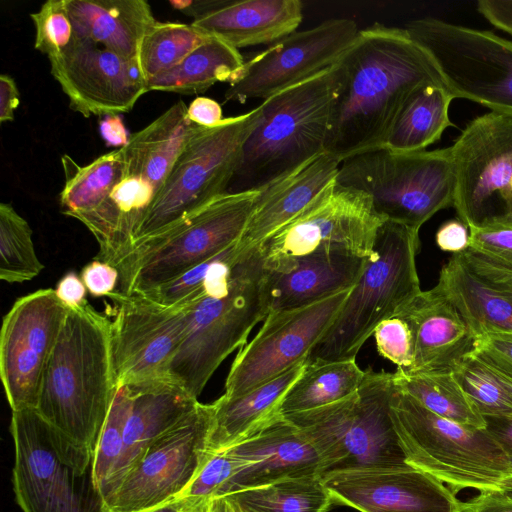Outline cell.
<instances>
[{
  "mask_svg": "<svg viewBox=\"0 0 512 512\" xmlns=\"http://www.w3.org/2000/svg\"><path fill=\"white\" fill-rule=\"evenodd\" d=\"M339 83L326 152L340 163L383 146L401 106L419 86L445 85L429 54L405 28L360 29L337 62Z\"/></svg>",
  "mask_w": 512,
  "mask_h": 512,
  "instance_id": "obj_1",
  "label": "cell"
},
{
  "mask_svg": "<svg viewBox=\"0 0 512 512\" xmlns=\"http://www.w3.org/2000/svg\"><path fill=\"white\" fill-rule=\"evenodd\" d=\"M116 386L111 320L86 300L67 313L35 409L72 442L95 453Z\"/></svg>",
  "mask_w": 512,
  "mask_h": 512,
  "instance_id": "obj_2",
  "label": "cell"
},
{
  "mask_svg": "<svg viewBox=\"0 0 512 512\" xmlns=\"http://www.w3.org/2000/svg\"><path fill=\"white\" fill-rule=\"evenodd\" d=\"M338 83L336 63L262 101L226 193L261 190L325 152Z\"/></svg>",
  "mask_w": 512,
  "mask_h": 512,
  "instance_id": "obj_3",
  "label": "cell"
},
{
  "mask_svg": "<svg viewBox=\"0 0 512 512\" xmlns=\"http://www.w3.org/2000/svg\"><path fill=\"white\" fill-rule=\"evenodd\" d=\"M266 277L261 250L255 247L244 252L226 292L185 307V334L168 378L192 397L198 398L220 364L242 348L255 325L267 317Z\"/></svg>",
  "mask_w": 512,
  "mask_h": 512,
  "instance_id": "obj_4",
  "label": "cell"
},
{
  "mask_svg": "<svg viewBox=\"0 0 512 512\" xmlns=\"http://www.w3.org/2000/svg\"><path fill=\"white\" fill-rule=\"evenodd\" d=\"M390 414L411 467L430 474L456 493L466 488L512 491L509 462L486 428L442 418L396 385Z\"/></svg>",
  "mask_w": 512,
  "mask_h": 512,
  "instance_id": "obj_5",
  "label": "cell"
},
{
  "mask_svg": "<svg viewBox=\"0 0 512 512\" xmlns=\"http://www.w3.org/2000/svg\"><path fill=\"white\" fill-rule=\"evenodd\" d=\"M419 246V230L389 220L383 223L359 279L308 361L356 358L375 328L421 292Z\"/></svg>",
  "mask_w": 512,
  "mask_h": 512,
  "instance_id": "obj_6",
  "label": "cell"
},
{
  "mask_svg": "<svg viewBox=\"0 0 512 512\" xmlns=\"http://www.w3.org/2000/svg\"><path fill=\"white\" fill-rule=\"evenodd\" d=\"M13 489L23 512H105L95 453L50 425L34 408L12 411Z\"/></svg>",
  "mask_w": 512,
  "mask_h": 512,
  "instance_id": "obj_7",
  "label": "cell"
},
{
  "mask_svg": "<svg viewBox=\"0 0 512 512\" xmlns=\"http://www.w3.org/2000/svg\"><path fill=\"white\" fill-rule=\"evenodd\" d=\"M394 388V373L368 368L353 396L283 417L314 444L322 460V476L344 470L411 467L390 414Z\"/></svg>",
  "mask_w": 512,
  "mask_h": 512,
  "instance_id": "obj_8",
  "label": "cell"
},
{
  "mask_svg": "<svg viewBox=\"0 0 512 512\" xmlns=\"http://www.w3.org/2000/svg\"><path fill=\"white\" fill-rule=\"evenodd\" d=\"M336 182L367 194L384 219L420 227L453 206L455 175L451 148L395 152L380 147L344 159Z\"/></svg>",
  "mask_w": 512,
  "mask_h": 512,
  "instance_id": "obj_9",
  "label": "cell"
},
{
  "mask_svg": "<svg viewBox=\"0 0 512 512\" xmlns=\"http://www.w3.org/2000/svg\"><path fill=\"white\" fill-rule=\"evenodd\" d=\"M259 193H224L169 230L137 244L115 267V292L142 295L237 243Z\"/></svg>",
  "mask_w": 512,
  "mask_h": 512,
  "instance_id": "obj_10",
  "label": "cell"
},
{
  "mask_svg": "<svg viewBox=\"0 0 512 512\" xmlns=\"http://www.w3.org/2000/svg\"><path fill=\"white\" fill-rule=\"evenodd\" d=\"M261 105L203 128L184 148L142 220L134 247L180 223L227 192ZM134 249V248H133Z\"/></svg>",
  "mask_w": 512,
  "mask_h": 512,
  "instance_id": "obj_11",
  "label": "cell"
},
{
  "mask_svg": "<svg viewBox=\"0 0 512 512\" xmlns=\"http://www.w3.org/2000/svg\"><path fill=\"white\" fill-rule=\"evenodd\" d=\"M405 30L433 60L448 91L512 116V41L432 17Z\"/></svg>",
  "mask_w": 512,
  "mask_h": 512,
  "instance_id": "obj_12",
  "label": "cell"
},
{
  "mask_svg": "<svg viewBox=\"0 0 512 512\" xmlns=\"http://www.w3.org/2000/svg\"><path fill=\"white\" fill-rule=\"evenodd\" d=\"M385 221L367 194L335 179L302 213L259 246L264 267L285 272L297 258L323 248L367 258Z\"/></svg>",
  "mask_w": 512,
  "mask_h": 512,
  "instance_id": "obj_13",
  "label": "cell"
},
{
  "mask_svg": "<svg viewBox=\"0 0 512 512\" xmlns=\"http://www.w3.org/2000/svg\"><path fill=\"white\" fill-rule=\"evenodd\" d=\"M214 404L198 403L158 437L105 502V512H146L179 498L208 460Z\"/></svg>",
  "mask_w": 512,
  "mask_h": 512,
  "instance_id": "obj_14",
  "label": "cell"
},
{
  "mask_svg": "<svg viewBox=\"0 0 512 512\" xmlns=\"http://www.w3.org/2000/svg\"><path fill=\"white\" fill-rule=\"evenodd\" d=\"M450 148L459 220L472 228L512 216V116L473 119Z\"/></svg>",
  "mask_w": 512,
  "mask_h": 512,
  "instance_id": "obj_15",
  "label": "cell"
},
{
  "mask_svg": "<svg viewBox=\"0 0 512 512\" xmlns=\"http://www.w3.org/2000/svg\"><path fill=\"white\" fill-rule=\"evenodd\" d=\"M352 288L310 305L269 312L259 331L234 358L223 396H240L307 361Z\"/></svg>",
  "mask_w": 512,
  "mask_h": 512,
  "instance_id": "obj_16",
  "label": "cell"
},
{
  "mask_svg": "<svg viewBox=\"0 0 512 512\" xmlns=\"http://www.w3.org/2000/svg\"><path fill=\"white\" fill-rule=\"evenodd\" d=\"M360 29L348 18H331L295 31L255 53L238 71L225 92L226 101L268 99L335 65Z\"/></svg>",
  "mask_w": 512,
  "mask_h": 512,
  "instance_id": "obj_17",
  "label": "cell"
},
{
  "mask_svg": "<svg viewBox=\"0 0 512 512\" xmlns=\"http://www.w3.org/2000/svg\"><path fill=\"white\" fill-rule=\"evenodd\" d=\"M111 353L116 384L170 380L168 370L186 329V308L162 306L139 295L113 292Z\"/></svg>",
  "mask_w": 512,
  "mask_h": 512,
  "instance_id": "obj_18",
  "label": "cell"
},
{
  "mask_svg": "<svg viewBox=\"0 0 512 512\" xmlns=\"http://www.w3.org/2000/svg\"><path fill=\"white\" fill-rule=\"evenodd\" d=\"M68 311L48 288L17 299L4 316L0 376L12 411L36 408L43 372Z\"/></svg>",
  "mask_w": 512,
  "mask_h": 512,
  "instance_id": "obj_19",
  "label": "cell"
},
{
  "mask_svg": "<svg viewBox=\"0 0 512 512\" xmlns=\"http://www.w3.org/2000/svg\"><path fill=\"white\" fill-rule=\"evenodd\" d=\"M49 62L70 108L86 118L127 113L148 92L136 59L123 58L89 40L79 39Z\"/></svg>",
  "mask_w": 512,
  "mask_h": 512,
  "instance_id": "obj_20",
  "label": "cell"
},
{
  "mask_svg": "<svg viewBox=\"0 0 512 512\" xmlns=\"http://www.w3.org/2000/svg\"><path fill=\"white\" fill-rule=\"evenodd\" d=\"M322 480L334 503L360 512H464L455 491L413 467L336 471Z\"/></svg>",
  "mask_w": 512,
  "mask_h": 512,
  "instance_id": "obj_21",
  "label": "cell"
},
{
  "mask_svg": "<svg viewBox=\"0 0 512 512\" xmlns=\"http://www.w3.org/2000/svg\"><path fill=\"white\" fill-rule=\"evenodd\" d=\"M435 287L456 307L475 338L512 332V268L468 247L451 255Z\"/></svg>",
  "mask_w": 512,
  "mask_h": 512,
  "instance_id": "obj_22",
  "label": "cell"
},
{
  "mask_svg": "<svg viewBox=\"0 0 512 512\" xmlns=\"http://www.w3.org/2000/svg\"><path fill=\"white\" fill-rule=\"evenodd\" d=\"M225 449L236 461V473L222 496L283 478L323 475L322 460L314 444L281 415Z\"/></svg>",
  "mask_w": 512,
  "mask_h": 512,
  "instance_id": "obj_23",
  "label": "cell"
},
{
  "mask_svg": "<svg viewBox=\"0 0 512 512\" xmlns=\"http://www.w3.org/2000/svg\"><path fill=\"white\" fill-rule=\"evenodd\" d=\"M396 315L407 321L414 339V365L403 373H452L474 351V334L436 287L421 291Z\"/></svg>",
  "mask_w": 512,
  "mask_h": 512,
  "instance_id": "obj_24",
  "label": "cell"
},
{
  "mask_svg": "<svg viewBox=\"0 0 512 512\" xmlns=\"http://www.w3.org/2000/svg\"><path fill=\"white\" fill-rule=\"evenodd\" d=\"M339 166L340 161L325 151L261 189L238 248L259 247L296 218L336 179Z\"/></svg>",
  "mask_w": 512,
  "mask_h": 512,
  "instance_id": "obj_25",
  "label": "cell"
},
{
  "mask_svg": "<svg viewBox=\"0 0 512 512\" xmlns=\"http://www.w3.org/2000/svg\"><path fill=\"white\" fill-rule=\"evenodd\" d=\"M366 258L340 249H319L297 258L285 272L267 271L269 312L296 309L352 288Z\"/></svg>",
  "mask_w": 512,
  "mask_h": 512,
  "instance_id": "obj_26",
  "label": "cell"
},
{
  "mask_svg": "<svg viewBox=\"0 0 512 512\" xmlns=\"http://www.w3.org/2000/svg\"><path fill=\"white\" fill-rule=\"evenodd\" d=\"M127 387L131 404L122 432L123 449L104 504L146 449L199 403L171 380Z\"/></svg>",
  "mask_w": 512,
  "mask_h": 512,
  "instance_id": "obj_27",
  "label": "cell"
},
{
  "mask_svg": "<svg viewBox=\"0 0 512 512\" xmlns=\"http://www.w3.org/2000/svg\"><path fill=\"white\" fill-rule=\"evenodd\" d=\"M302 19L299 0H221L191 23L238 50L273 44L297 31Z\"/></svg>",
  "mask_w": 512,
  "mask_h": 512,
  "instance_id": "obj_28",
  "label": "cell"
},
{
  "mask_svg": "<svg viewBox=\"0 0 512 512\" xmlns=\"http://www.w3.org/2000/svg\"><path fill=\"white\" fill-rule=\"evenodd\" d=\"M157 193L148 180L124 172L98 206L73 217L82 222L98 242L95 260L116 267L133 250L136 232Z\"/></svg>",
  "mask_w": 512,
  "mask_h": 512,
  "instance_id": "obj_29",
  "label": "cell"
},
{
  "mask_svg": "<svg viewBox=\"0 0 512 512\" xmlns=\"http://www.w3.org/2000/svg\"><path fill=\"white\" fill-rule=\"evenodd\" d=\"M79 39L136 59L140 42L155 23L145 0H66Z\"/></svg>",
  "mask_w": 512,
  "mask_h": 512,
  "instance_id": "obj_30",
  "label": "cell"
},
{
  "mask_svg": "<svg viewBox=\"0 0 512 512\" xmlns=\"http://www.w3.org/2000/svg\"><path fill=\"white\" fill-rule=\"evenodd\" d=\"M179 100L140 131L132 134L124 155V172L141 176L159 191L189 141L203 128L192 122Z\"/></svg>",
  "mask_w": 512,
  "mask_h": 512,
  "instance_id": "obj_31",
  "label": "cell"
},
{
  "mask_svg": "<svg viewBox=\"0 0 512 512\" xmlns=\"http://www.w3.org/2000/svg\"><path fill=\"white\" fill-rule=\"evenodd\" d=\"M305 362L240 396L226 398L222 395L214 401L209 453L234 445L278 417L282 400L301 374Z\"/></svg>",
  "mask_w": 512,
  "mask_h": 512,
  "instance_id": "obj_32",
  "label": "cell"
},
{
  "mask_svg": "<svg viewBox=\"0 0 512 512\" xmlns=\"http://www.w3.org/2000/svg\"><path fill=\"white\" fill-rule=\"evenodd\" d=\"M453 99L445 85L416 88L401 106L382 147L395 152L425 150L452 125L448 112Z\"/></svg>",
  "mask_w": 512,
  "mask_h": 512,
  "instance_id": "obj_33",
  "label": "cell"
},
{
  "mask_svg": "<svg viewBox=\"0 0 512 512\" xmlns=\"http://www.w3.org/2000/svg\"><path fill=\"white\" fill-rule=\"evenodd\" d=\"M365 376L356 358L306 361L297 380L284 396L280 415L321 408L353 396Z\"/></svg>",
  "mask_w": 512,
  "mask_h": 512,
  "instance_id": "obj_34",
  "label": "cell"
},
{
  "mask_svg": "<svg viewBox=\"0 0 512 512\" xmlns=\"http://www.w3.org/2000/svg\"><path fill=\"white\" fill-rule=\"evenodd\" d=\"M240 52L210 36L179 64L151 79L148 91L197 94L218 82L230 83L244 64Z\"/></svg>",
  "mask_w": 512,
  "mask_h": 512,
  "instance_id": "obj_35",
  "label": "cell"
},
{
  "mask_svg": "<svg viewBox=\"0 0 512 512\" xmlns=\"http://www.w3.org/2000/svg\"><path fill=\"white\" fill-rule=\"evenodd\" d=\"M65 182L59 195L63 214L74 217L98 206L124 175L122 148L79 165L69 155L61 158Z\"/></svg>",
  "mask_w": 512,
  "mask_h": 512,
  "instance_id": "obj_36",
  "label": "cell"
},
{
  "mask_svg": "<svg viewBox=\"0 0 512 512\" xmlns=\"http://www.w3.org/2000/svg\"><path fill=\"white\" fill-rule=\"evenodd\" d=\"M237 244L227 247L176 279L139 296L165 307L185 308L206 296L226 292L235 267L245 252Z\"/></svg>",
  "mask_w": 512,
  "mask_h": 512,
  "instance_id": "obj_37",
  "label": "cell"
},
{
  "mask_svg": "<svg viewBox=\"0 0 512 512\" xmlns=\"http://www.w3.org/2000/svg\"><path fill=\"white\" fill-rule=\"evenodd\" d=\"M226 496L246 512H327L334 504L318 475L283 478Z\"/></svg>",
  "mask_w": 512,
  "mask_h": 512,
  "instance_id": "obj_38",
  "label": "cell"
},
{
  "mask_svg": "<svg viewBox=\"0 0 512 512\" xmlns=\"http://www.w3.org/2000/svg\"><path fill=\"white\" fill-rule=\"evenodd\" d=\"M395 385L422 406L447 420L484 429L486 423L453 373L406 374L394 372Z\"/></svg>",
  "mask_w": 512,
  "mask_h": 512,
  "instance_id": "obj_39",
  "label": "cell"
},
{
  "mask_svg": "<svg viewBox=\"0 0 512 512\" xmlns=\"http://www.w3.org/2000/svg\"><path fill=\"white\" fill-rule=\"evenodd\" d=\"M209 37L192 23L156 20L143 36L136 56L147 84L179 64Z\"/></svg>",
  "mask_w": 512,
  "mask_h": 512,
  "instance_id": "obj_40",
  "label": "cell"
},
{
  "mask_svg": "<svg viewBox=\"0 0 512 512\" xmlns=\"http://www.w3.org/2000/svg\"><path fill=\"white\" fill-rule=\"evenodd\" d=\"M29 223L10 203L0 204V278L23 283L40 274L44 265L34 249Z\"/></svg>",
  "mask_w": 512,
  "mask_h": 512,
  "instance_id": "obj_41",
  "label": "cell"
},
{
  "mask_svg": "<svg viewBox=\"0 0 512 512\" xmlns=\"http://www.w3.org/2000/svg\"><path fill=\"white\" fill-rule=\"evenodd\" d=\"M130 404V389L125 385L117 384L95 451V479L103 500L121 458L122 432Z\"/></svg>",
  "mask_w": 512,
  "mask_h": 512,
  "instance_id": "obj_42",
  "label": "cell"
},
{
  "mask_svg": "<svg viewBox=\"0 0 512 512\" xmlns=\"http://www.w3.org/2000/svg\"><path fill=\"white\" fill-rule=\"evenodd\" d=\"M452 373L483 417L512 414V402L494 373L472 353Z\"/></svg>",
  "mask_w": 512,
  "mask_h": 512,
  "instance_id": "obj_43",
  "label": "cell"
},
{
  "mask_svg": "<svg viewBox=\"0 0 512 512\" xmlns=\"http://www.w3.org/2000/svg\"><path fill=\"white\" fill-rule=\"evenodd\" d=\"M35 26V48L53 60L77 44L79 38L66 0H48L30 15Z\"/></svg>",
  "mask_w": 512,
  "mask_h": 512,
  "instance_id": "obj_44",
  "label": "cell"
},
{
  "mask_svg": "<svg viewBox=\"0 0 512 512\" xmlns=\"http://www.w3.org/2000/svg\"><path fill=\"white\" fill-rule=\"evenodd\" d=\"M378 353L397 366V370L409 372L414 365V339L407 321L400 315L382 321L373 333Z\"/></svg>",
  "mask_w": 512,
  "mask_h": 512,
  "instance_id": "obj_45",
  "label": "cell"
},
{
  "mask_svg": "<svg viewBox=\"0 0 512 512\" xmlns=\"http://www.w3.org/2000/svg\"><path fill=\"white\" fill-rule=\"evenodd\" d=\"M469 248L512 268V216L469 228Z\"/></svg>",
  "mask_w": 512,
  "mask_h": 512,
  "instance_id": "obj_46",
  "label": "cell"
},
{
  "mask_svg": "<svg viewBox=\"0 0 512 512\" xmlns=\"http://www.w3.org/2000/svg\"><path fill=\"white\" fill-rule=\"evenodd\" d=\"M472 354L492 369L512 376V332L487 333L477 337Z\"/></svg>",
  "mask_w": 512,
  "mask_h": 512,
  "instance_id": "obj_47",
  "label": "cell"
},
{
  "mask_svg": "<svg viewBox=\"0 0 512 512\" xmlns=\"http://www.w3.org/2000/svg\"><path fill=\"white\" fill-rule=\"evenodd\" d=\"M80 277L91 295L101 297L116 290L119 272L111 264L94 259L84 266Z\"/></svg>",
  "mask_w": 512,
  "mask_h": 512,
  "instance_id": "obj_48",
  "label": "cell"
},
{
  "mask_svg": "<svg viewBox=\"0 0 512 512\" xmlns=\"http://www.w3.org/2000/svg\"><path fill=\"white\" fill-rule=\"evenodd\" d=\"M435 240L443 251L462 252L469 247V228L460 220L446 221L437 230Z\"/></svg>",
  "mask_w": 512,
  "mask_h": 512,
  "instance_id": "obj_49",
  "label": "cell"
},
{
  "mask_svg": "<svg viewBox=\"0 0 512 512\" xmlns=\"http://www.w3.org/2000/svg\"><path fill=\"white\" fill-rule=\"evenodd\" d=\"M507 491L486 490L464 502V512H512V496Z\"/></svg>",
  "mask_w": 512,
  "mask_h": 512,
  "instance_id": "obj_50",
  "label": "cell"
},
{
  "mask_svg": "<svg viewBox=\"0 0 512 512\" xmlns=\"http://www.w3.org/2000/svg\"><path fill=\"white\" fill-rule=\"evenodd\" d=\"M187 113L192 122L205 128L216 127L224 120L221 105L207 97L195 98Z\"/></svg>",
  "mask_w": 512,
  "mask_h": 512,
  "instance_id": "obj_51",
  "label": "cell"
},
{
  "mask_svg": "<svg viewBox=\"0 0 512 512\" xmlns=\"http://www.w3.org/2000/svg\"><path fill=\"white\" fill-rule=\"evenodd\" d=\"M477 10L492 25L512 35V0H479Z\"/></svg>",
  "mask_w": 512,
  "mask_h": 512,
  "instance_id": "obj_52",
  "label": "cell"
},
{
  "mask_svg": "<svg viewBox=\"0 0 512 512\" xmlns=\"http://www.w3.org/2000/svg\"><path fill=\"white\" fill-rule=\"evenodd\" d=\"M55 293L63 305L74 309L86 301L87 288L81 277L70 271L59 280Z\"/></svg>",
  "mask_w": 512,
  "mask_h": 512,
  "instance_id": "obj_53",
  "label": "cell"
},
{
  "mask_svg": "<svg viewBox=\"0 0 512 512\" xmlns=\"http://www.w3.org/2000/svg\"><path fill=\"white\" fill-rule=\"evenodd\" d=\"M486 430L505 454L512 475V414L484 417Z\"/></svg>",
  "mask_w": 512,
  "mask_h": 512,
  "instance_id": "obj_54",
  "label": "cell"
},
{
  "mask_svg": "<svg viewBox=\"0 0 512 512\" xmlns=\"http://www.w3.org/2000/svg\"><path fill=\"white\" fill-rule=\"evenodd\" d=\"M19 90L15 80L8 74L0 75V122L14 120L15 110L19 106Z\"/></svg>",
  "mask_w": 512,
  "mask_h": 512,
  "instance_id": "obj_55",
  "label": "cell"
},
{
  "mask_svg": "<svg viewBox=\"0 0 512 512\" xmlns=\"http://www.w3.org/2000/svg\"><path fill=\"white\" fill-rule=\"evenodd\" d=\"M99 130L108 146L123 148L130 139L120 115L105 116L99 123Z\"/></svg>",
  "mask_w": 512,
  "mask_h": 512,
  "instance_id": "obj_56",
  "label": "cell"
},
{
  "mask_svg": "<svg viewBox=\"0 0 512 512\" xmlns=\"http://www.w3.org/2000/svg\"><path fill=\"white\" fill-rule=\"evenodd\" d=\"M208 507H202L196 505L193 501L186 497H179L167 504L154 508L146 512H192L200 509H207Z\"/></svg>",
  "mask_w": 512,
  "mask_h": 512,
  "instance_id": "obj_57",
  "label": "cell"
},
{
  "mask_svg": "<svg viewBox=\"0 0 512 512\" xmlns=\"http://www.w3.org/2000/svg\"><path fill=\"white\" fill-rule=\"evenodd\" d=\"M208 512H246L228 496L215 497L210 501Z\"/></svg>",
  "mask_w": 512,
  "mask_h": 512,
  "instance_id": "obj_58",
  "label": "cell"
},
{
  "mask_svg": "<svg viewBox=\"0 0 512 512\" xmlns=\"http://www.w3.org/2000/svg\"><path fill=\"white\" fill-rule=\"evenodd\" d=\"M489 368L492 370L495 377L497 378V380L499 381L502 388L504 389V391L506 392V394L508 395L509 399L512 402V376L505 375L495 369H492L491 367Z\"/></svg>",
  "mask_w": 512,
  "mask_h": 512,
  "instance_id": "obj_59",
  "label": "cell"
},
{
  "mask_svg": "<svg viewBox=\"0 0 512 512\" xmlns=\"http://www.w3.org/2000/svg\"><path fill=\"white\" fill-rule=\"evenodd\" d=\"M208 509L209 508H207V509H200V510H195V511H192V512H208Z\"/></svg>",
  "mask_w": 512,
  "mask_h": 512,
  "instance_id": "obj_60",
  "label": "cell"
}]
</instances>
